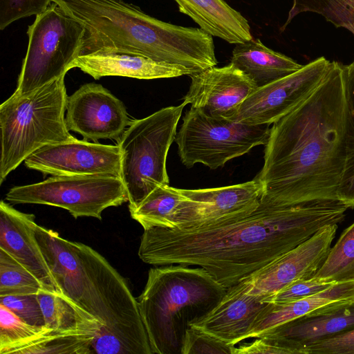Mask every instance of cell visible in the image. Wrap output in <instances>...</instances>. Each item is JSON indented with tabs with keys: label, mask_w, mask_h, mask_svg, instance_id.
Instances as JSON below:
<instances>
[{
	"label": "cell",
	"mask_w": 354,
	"mask_h": 354,
	"mask_svg": "<svg viewBox=\"0 0 354 354\" xmlns=\"http://www.w3.org/2000/svg\"><path fill=\"white\" fill-rule=\"evenodd\" d=\"M44 327L28 324L0 304V354H8L10 350L34 337Z\"/></svg>",
	"instance_id": "cell-31"
},
{
	"label": "cell",
	"mask_w": 354,
	"mask_h": 354,
	"mask_svg": "<svg viewBox=\"0 0 354 354\" xmlns=\"http://www.w3.org/2000/svg\"><path fill=\"white\" fill-rule=\"evenodd\" d=\"M234 346L198 328L190 326L183 340L181 354H234Z\"/></svg>",
	"instance_id": "cell-32"
},
{
	"label": "cell",
	"mask_w": 354,
	"mask_h": 354,
	"mask_svg": "<svg viewBox=\"0 0 354 354\" xmlns=\"http://www.w3.org/2000/svg\"><path fill=\"white\" fill-rule=\"evenodd\" d=\"M263 297L248 292L243 281L227 288L221 301L190 326L235 345L243 339L268 304Z\"/></svg>",
	"instance_id": "cell-18"
},
{
	"label": "cell",
	"mask_w": 354,
	"mask_h": 354,
	"mask_svg": "<svg viewBox=\"0 0 354 354\" xmlns=\"http://www.w3.org/2000/svg\"><path fill=\"white\" fill-rule=\"evenodd\" d=\"M66 124L84 140H119L131 124L123 102L101 84L80 86L66 100Z\"/></svg>",
	"instance_id": "cell-15"
},
{
	"label": "cell",
	"mask_w": 354,
	"mask_h": 354,
	"mask_svg": "<svg viewBox=\"0 0 354 354\" xmlns=\"http://www.w3.org/2000/svg\"><path fill=\"white\" fill-rule=\"evenodd\" d=\"M84 28L80 55H140L192 74L216 66L213 37L201 28L160 21L123 0H53Z\"/></svg>",
	"instance_id": "cell-4"
},
{
	"label": "cell",
	"mask_w": 354,
	"mask_h": 354,
	"mask_svg": "<svg viewBox=\"0 0 354 354\" xmlns=\"http://www.w3.org/2000/svg\"><path fill=\"white\" fill-rule=\"evenodd\" d=\"M348 208L339 201L289 207L261 203L251 214L194 228L144 230L138 256L160 266H196L228 288L303 243L322 227L339 224Z\"/></svg>",
	"instance_id": "cell-1"
},
{
	"label": "cell",
	"mask_w": 354,
	"mask_h": 354,
	"mask_svg": "<svg viewBox=\"0 0 354 354\" xmlns=\"http://www.w3.org/2000/svg\"><path fill=\"white\" fill-rule=\"evenodd\" d=\"M41 290H46L41 282L26 267L0 248V297L37 295Z\"/></svg>",
	"instance_id": "cell-29"
},
{
	"label": "cell",
	"mask_w": 354,
	"mask_h": 354,
	"mask_svg": "<svg viewBox=\"0 0 354 354\" xmlns=\"http://www.w3.org/2000/svg\"><path fill=\"white\" fill-rule=\"evenodd\" d=\"M53 0H0V30L14 21L44 12Z\"/></svg>",
	"instance_id": "cell-33"
},
{
	"label": "cell",
	"mask_w": 354,
	"mask_h": 354,
	"mask_svg": "<svg viewBox=\"0 0 354 354\" xmlns=\"http://www.w3.org/2000/svg\"><path fill=\"white\" fill-rule=\"evenodd\" d=\"M35 235L59 292L102 325L93 353L152 354L138 301L108 261L91 247L37 223Z\"/></svg>",
	"instance_id": "cell-3"
},
{
	"label": "cell",
	"mask_w": 354,
	"mask_h": 354,
	"mask_svg": "<svg viewBox=\"0 0 354 354\" xmlns=\"http://www.w3.org/2000/svg\"><path fill=\"white\" fill-rule=\"evenodd\" d=\"M226 290L201 267L149 269L138 301L152 354H181L187 330L214 309Z\"/></svg>",
	"instance_id": "cell-5"
},
{
	"label": "cell",
	"mask_w": 354,
	"mask_h": 354,
	"mask_svg": "<svg viewBox=\"0 0 354 354\" xmlns=\"http://www.w3.org/2000/svg\"><path fill=\"white\" fill-rule=\"evenodd\" d=\"M230 63L244 73L257 88L288 76L303 66L292 58L266 47L259 39L236 44Z\"/></svg>",
	"instance_id": "cell-23"
},
{
	"label": "cell",
	"mask_w": 354,
	"mask_h": 354,
	"mask_svg": "<svg viewBox=\"0 0 354 354\" xmlns=\"http://www.w3.org/2000/svg\"><path fill=\"white\" fill-rule=\"evenodd\" d=\"M0 304L9 308L23 321L34 326H45L37 295L0 297Z\"/></svg>",
	"instance_id": "cell-34"
},
{
	"label": "cell",
	"mask_w": 354,
	"mask_h": 354,
	"mask_svg": "<svg viewBox=\"0 0 354 354\" xmlns=\"http://www.w3.org/2000/svg\"><path fill=\"white\" fill-rule=\"evenodd\" d=\"M28 44L14 93L22 95L65 75L80 55L84 27L57 3L28 28Z\"/></svg>",
	"instance_id": "cell-8"
},
{
	"label": "cell",
	"mask_w": 354,
	"mask_h": 354,
	"mask_svg": "<svg viewBox=\"0 0 354 354\" xmlns=\"http://www.w3.org/2000/svg\"><path fill=\"white\" fill-rule=\"evenodd\" d=\"M37 297L46 327L64 332L91 333L97 337L100 335L102 327L100 322L60 293L41 290Z\"/></svg>",
	"instance_id": "cell-24"
},
{
	"label": "cell",
	"mask_w": 354,
	"mask_h": 354,
	"mask_svg": "<svg viewBox=\"0 0 354 354\" xmlns=\"http://www.w3.org/2000/svg\"><path fill=\"white\" fill-rule=\"evenodd\" d=\"M315 277L297 280L263 300L274 304L289 303L316 294L333 285Z\"/></svg>",
	"instance_id": "cell-35"
},
{
	"label": "cell",
	"mask_w": 354,
	"mask_h": 354,
	"mask_svg": "<svg viewBox=\"0 0 354 354\" xmlns=\"http://www.w3.org/2000/svg\"><path fill=\"white\" fill-rule=\"evenodd\" d=\"M270 125L248 124L234 120L207 115L192 108L183 118L175 142L182 163L188 168L202 163L209 169L266 145Z\"/></svg>",
	"instance_id": "cell-9"
},
{
	"label": "cell",
	"mask_w": 354,
	"mask_h": 354,
	"mask_svg": "<svg viewBox=\"0 0 354 354\" xmlns=\"http://www.w3.org/2000/svg\"><path fill=\"white\" fill-rule=\"evenodd\" d=\"M353 329L354 301H349L327 306L288 321L257 337L286 349L288 354H305L306 346Z\"/></svg>",
	"instance_id": "cell-17"
},
{
	"label": "cell",
	"mask_w": 354,
	"mask_h": 354,
	"mask_svg": "<svg viewBox=\"0 0 354 354\" xmlns=\"http://www.w3.org/2000/svg\"><path fill=\"white\" fill-rule=\"evenodd\" d=\"M191 84L183 103L212 116L231 118L243 102L257 88L232 63L212 66L189 76Z\"/></svg>",
	"instance_id": "cell-16"
},
{
	"label": "cell",
	"mask_w": 354,
	"mask_h": 354,
	"mask_svg": "<svg viewBox=\"0 0 354 354\" xmlns=\"http://www.w3.org/2000/svg\"><path fill=\"white\" fill-rule=\"evenodd\" d=\"M179 11L206 32L230 44L253 39L248 20L224 0H174Z\"/></svg>",
	"instance_id": "cell-22"
},
{
	"label": "cell",
	"mask_w": 354,
	"mask_h": 354,
	"mask_svg": "<svg viewBox=\"0 0 354 354\" xmlns=\"http://www.w3.org/2000/svg\"><path fill=\"white\" fill-rule=\"evenodd\" d=\"M305 354H354V329L306 346Z\"/></svg>",
	"instance_id": "cell-36"
},
{
	"label": "cell",
	"mask_w": 354,
	"mask_h": 354,
	"mask_svg": "<svg viewBox=\"0 0 354 354\" xmlns=\"http://www.w3.org/2000/svg\"><path fill=\"white\" fill-rule=\"evenodd\" d=\"M349 301H354V277L336 281L328 288L297 301L284 304L268 302L257 319L247 339L257 338L279 325L325 306Z\"/></svg>",
	"instance_id": "cell-21"
},
{
	"label": "cell",
	"mask_w": 354,
	"mask_h": 354,
	"mask_svg": "<svg viewBox=\"0 0 354 354\" xmlns=\"http://www.w3.org/2000/svg\"><path fill=\"white\" fill-rule=\"evenodd\" d=\"M78 68L95 80L122 76L140 80L176 77L192 75L183 66L153 60L135 54L93 53L78 56L70 68Z\"/></svg>",
	"instance_id": "cell-20"
},
{
	"label": "cell",
	"mask_w": 354,
	"mask_h": 354,
	"mask_svg": "<svg viewBox=\"0 0 354 354\" xmlns=\"http://www.w3.org/2000/svg\"><path fill=\"white\" fill-rule=\"evenodd\" d=\"M337 228V224L322 227L303 243L243 279L248 292L265 300L297 280L314 277L328 254Z\"/></svg>",
	"instance_id": "cell-13"
},
{
	"label": "cell",
	"mask_w": 354,
	"mask_h": 354,
	"mask_svg": "<svg viewBox=\"0 0 354 354\" xmlns=\"http://www.w3.org/2000/svg\"><path fill=\"white\" fill-rule=\"evenodd\" d=\"M180 189L169 185L155 188L135 209L129 210L133 219L144 230L173 228L172 219L183 199Z\"/></svg>",
	"instance_id": "cell-26"
},
{
	"label": "cell",
	"mask_w": 354,
	"mask_h": 354,
	"mask_svg": "<svg viewBox=\"0 0 354 354\" xmlns=\"http://www.w3.org/2000/svg\"><path fill=\"white\" fill-rule=\"evenodd\" d=\"M12 204H40L65 209L75 218L102 219V212L128 201L120 177L106 175L53 176L35 184L15 186L6 194Z\"/></svg>",
	"instance_id": "cell-10"
},
{
	"label": "cell",
	"mask_w": 354,
	"mask_h": 354,
	"mask_svg": "<svg viewBox=\"0 0 354 354\" xmlns=\"http://www.w3.org/2000/svg\"><path fill=\"white\" fill-rule=\"evenodd\" d=\"M348 109L347 161L339 189V201L354 209V60L344 65Z\"/></svg>",
	"instance_id": "cell-30"
},
{
	"label": "cell",
	"mask_w": 354,
	"mask_h": 354,
	"mask_svg": "<svg viewBox=\"0 0 354 354\" xmlns=\"http://www.w3.org/2000/svg\"><path fill=\"white\" fill-rule=\"evenodd\" d=\"M121 157L118 145L75 138L46 145L32 153L24 162L28 169L44 175H106L120 178Z\"/></svg>",
	"instance_id": "cell-14"
},
{
	"label": "cell",
	"mask_w": 354,
	"mask_h": 354,
	"mask_svg": "<svg viewBox=\"0 0 354 354\" xmlns=\"http://www.w3.org/2000/svg\"><path fill=\"white\" fill-rule=\"evenodd\" d=\"M185 106L182 103L162 108L132 121L118 140L120 178L127 192L129 210L157 187L169 185L167 157Z\"/></svg>",
	"instance_id": "cell-7"
},
{
	"label": "cell",
	"mask_w": 354,
	"mask_h": 354,
	"mask_svg": "<svg viewBox=\"0 0 354 354\" xmlns=\"http://www.w3.org/2000/svg\"><path fill=\"white\" fill-rule=\"evenodd\" d=\"M330 65L331 62L320 57L288 76L256 88L230 119L253 125L274 124L313 93Z\"/></svg>",
	"instance_id": "cell-11"
},
{
	"label": "cell",
	"mask_w": 354,
	"mask_h": 354,
	"mask_svg": "<svg viewBox=\"0 0 354 354\" xmlns=\"http://www.w3.org/2000/svg\"><path fill=\"white\" fill-rule=\"evenodd\" d=\"M97 336L86 333L64 332L44 327L30 340L10 351L8 354H90Z\"/></svg>",
	"instance_id": "cell-25"
},
{
	"label": "cell",
	"mask_w": 354,
	"mask_h": 354,
	"mask_svg": "<svg viewBox=\"0 0 354 354\" xmlns=\"http://www.w3.org/2000/svg\"><path fill=\"white\" fill-rule=\"evenodd\" d=\"M348 128L344 64L333 61L313 93L270 127L263 166L254 178L261 203L289 207L339 201Z\"/></svg>",
	"instance_id": "cell-2"
},
{
	"label": "cell",
	"mask_w": 354,
	"mask_h": 354,
	"mask_svg": "<svg viewBox=\"0 0 354 354\" xmlns=\"http://www.w3.org/2000/svg\"><path fill=\"white\" fill-rule=\"evenodd\" d=\"M313 277L327 282L354 277V222L342 232Z\"/></svg>",
	"instance_id": "cell-27"
},
{
	"label": "cell",
	"mask_w": 354,
	"mask_h": 354,
	"mask_svg": "<svg viewBox=\"0 0 354 354\" xmlns=\"http://www.w3.org/2000/svg\"><path fill=\"white\" fill-rule=\"evenodd\" d=\"M288 19L281 27L285 30L299 14L314 12L337 28H344L354 35V0H292Z\"/></svg>",
	"instance_id": "cell-28"
},
{
	"label": "cell",
	"mask_w": 354,
	"mask_h": 354,
	"mask_svg": "<svg viewBox=\"0 0 354 354\" xmlns=\"http://www.w3.org/2000/svg\"><path fill=\"white\" fill-rule=\"evenodd\" d=\"M180 189L184 198L172 219L173 228L200 227L239 219L261 204V187L255 178L221 187Z\"/></svg>",
	"instance_id": "cell-12"
},
{
	"label": "cell",
	"mask_w": 354,
	"mask_h": 354,
	"mask_svg": "<svg viewBox=\"0 0 354 354\" xmlns=\"http://www.w3.org/2000/svg\"><path fill=\"white\" fill-rule=\"evenodd\" d=\"M64 77L22 95L13 93L0 105V184L39 149L75 139L66 124Z\"/></svg>",
	"instance_id": "cell-6"
},
{
	"label": "cell",
	"mask_w": 354,
	"mask_h": 354,
	"mask_svg": "<svg viewBox=\"0 0 354 354\" xmlns=\"http://www.w3.org/2000/svg\"><path fill=\"white\" fill-rule=\"evenodd\" d=\"M234 354H288V352L263 338L257 337L252 343L235 348Z\"/></svg>",
	"instance_id": "cell-37"
},
{
	"label": "cell",
	"mask_w": 354,
	"mask_h": 354,
	"mask_svg": "<svg viewBox=\"0 0 354 354\" xmlns=\"http://www.w3.org/2000/svg\"><path fill=\"white\" fill-rule=\"evenodd\" d=\"M35 215L0 203V248L26 267L45 289L59 292L58 287L35 235Z\"/></svg>",
	"instance_id": "cell-19"
}]
</instances>
